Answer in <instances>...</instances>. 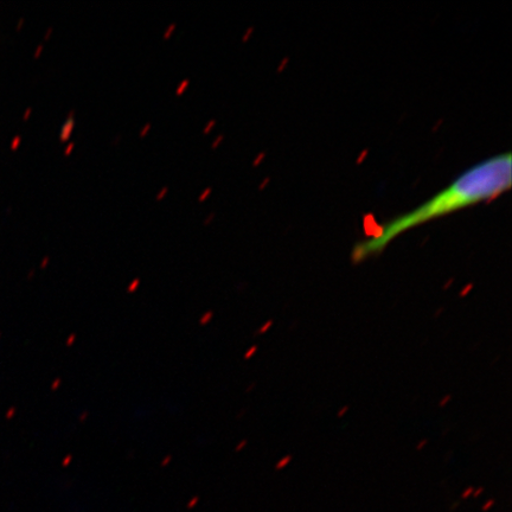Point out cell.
I'll use <instances>...</instances> for the list:
<instances>
[{"label":"cell","instance_id":"obj_1","mask_svg":"<svg viewBox=\"0 0 512 512\" xmlns=\"http://www.w3.org/2000/svg\"><path fill=\"white\" fill-rule=\"evenodd\" d=\"M511 184L510 152L499 153L497 156L482 160L464 171L430 200L380 224L367 239L356 243L351 252V260L354 264H361L386 251L390 243L409 230L477 204L494 201L509 191Z\"/></svg>","mask_w":512,"mask_h":512},{"label":"cell","instance_id":"obj_2","mask_svg":"<svg viewBox=\"0 0 512 512\" xmlns=\"http://www.w3.org/2000/svg\"><path fill=\"white\" fill-rule=\"evenodd\" d=\"M75 110H72L68 113L67 120L64 121V124L61 127L60 133V142L67 143L70 137H72V133L75 130Z\"/></svg>","mask_w":512,"mask_h":512},{"label":"cell","instance_id":"obj_3","mask_svg":"<svg viewBox=\"0 0 512 512\" xmlns=\"http://www.w3.org/2000/svg\"><path fill=\"white\" fill-rule=\"evenodd\" d=\"M189 86H190V80L189 79L183 80L181 83H179V85L176 89V95L177 96L183 95L185 93V91H187Z\"/></svg>","mask_w":512,"mask_h":512},{"label":"cell","instance_id":"obj_4","mask_svg":"<svg viewBox=\"0 0 512 512\" xmlns=\"http://www.w3.org/2000/svg\"><path fill=\"white\" fill-rule=\"evenodd\" d=\"M177 29V24L172 23L169 25L168 29L165 30L163 38L165 41H168L169 38H171L172 34H174L175 30Z\"/></svg>","mask_w":512,"mask_h":512},{"label":"cell","instance_id":"obj_5","mask_svg":"<svg viewBox=\"0 0 512 512\" xmlns=\"http://www.w3.org/2000/svg\"><path fill=\"white\" fill-rule=\"evenodd\" d=\"M211 191H213V189H211L210 187L207 189H204L202 194L200 196H198V202L206 201L207 198L211 195Z\"/></svg>","mask_w":512,"mask_h":512},{"label":"cell","instance_id":"obj_6","mask_svg":"<svg viewBox=\"0 0 512 512\" xmlns=\"http://www.w3.org/2000/svg\"><path fill=\"white\" fill-rule=\"evenodd\" d=\"M217 121L215 119L210 120L209 123L204 127L203 134H208L213 131V128L216 126Z\"/></svg>","mask_w":512,"mask_h":512},{"label":"cell","instance_id":"obj_7","mask_svg":"<svg viewBox=\"0 0 512 512\" xmlns=\"http://www.w3.org/2000/svg\"><path fill=\"white\" fill-rule=\"evenodd\" d=\"M168 192H169V188L164 187L162 190H160L158 192V195L156 196V201L160 202V201L164 200L165 196L168 195Z\"/></svg>","mask_w":512,"mask_h":512},{"label":"cell","instance_id":"obj_8","mask_svg":"<svg viewBox=\"0 0 512 512\" xmlns=\"http://www.w3.org/2000/svg\"><path fill=\"white\" fill-rule=\"evenodd\" d=\"M151 128H152V124L151 123H147L143 128H142V131H140L139 133V137L140 138H144L147 136V133H149L151 131Z\"/></svg>","mask_w":512,"mask_h":512},{"label":"cell","instance_id":"obj_9","mask_svg":"<svg viewBox=\"0 0 512 512\" xmlns=\"http://www.w3.org/2000/svg\"><path fill=\"white\" fill-rule=\"evenodd\" d=\"M223 139H224L223 134H220V136H219V137H217V138L214 140L213 144H211V150H216V149H217V147H219V146L221 145V143L223 142Z\"/></svg>","mask_w":512,"mask_h":512},{"label":"cell","instance_id":"obj_10","mask_svg":"<svg viewBox=\"0 0 512 512\" xmlns=\"http://www.w3.org/2000/svg\"><path fill=\"white\" fill-rule=\"evenodd\" d=\"M74 149H75V143L70 142L67 145L66 150H64V156L68 157V156L72 155V152Z\"/></svg>","mask_w":512,"mask_h":512},{"label":"cell","instance_id":"obj_11","mask_svg":"<svg viewBox=\"0 0 512 512\" xmlns=\"http://www.w3.org/2000/svg\"><path fill=\"white\" fill-rule=\"evenodd\" d=\"M139 284H140V280L139 279H136V280L132 281L130 286H128V292L136 291L138 286H139Z\"/></svg>","mask_w":512,"mask_h":512},{"label":"cell","instance_id":"obj_12","mask_svg":"<svg viewBox=\"0 0 512 512\" xmlns=\"http://www.w3.org/2000/svg\"><path fill=\"white\" fill-rule=\"evenodd\" d=\"M215 219V213H211L209 216L206 217V220H204L203 224L204 226H208L211 222H213Z\"/></svg>","mask_w":512,"mask_h":512},{"label":"cell","instance_id":"obj_13","mask_svg":"<svg viewBox=\"0 0 512 512\" xmlns=\"http://www.w3.org/2000/svg\"><path fill=\"white\" fill-rule=\"evenodd\" d=\"M211 317H213V313L208 312L207 315L201 319V324H207L208 320H210Z\"/></svg>","mask_w":512,"mask_h":512}]
</instances>
